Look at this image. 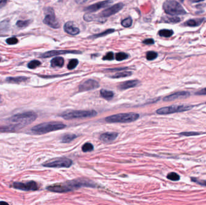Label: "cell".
I'll use <instances>...</instances> for the list:
<instances>
[{
	"instance_id": "obj_1",
	"label": "cell",
	"mask_w": 206,
	"mask_h": 205,
	"mask_svg": "<svg viewBox=\"0 0 206 205\" xmlns=\"http://www.w3.org/2000/svg\"><path fill=\"white\" fill-rule=\"evenodd\" d=\"M95 184L90 180L85 179H77L69 180L66 182L52 185L47 187V189L58 193L69 192L81 187H94Z\"/></svg>"
},
{
	"instance_id": "obj_2",
	"label": "cell",
	"mask_w": 206,
	"mask_h": 205,
	"mask_svg": "<svg viewBox=\"0 0 206 205\" xmlns=\"http://www.w3.org/2000/svg\"><path fill=\"white\" fill-rule=\"evenodd\" d=\"M38 115L33 111H27L12 116L9 121L12 125L16 126L19 130L31 124L37 119Z\"/></svg>"
},
{
	"instance_id": "obj_3",
	"label": "cell",
	"mask_w": 206,
	"mask_h": 205,
	"mask_svg": "<svg viewBox=\"0 0 206 205\" xmlns=\"http://www.w3.org/2000/svg\"><path fill=\"white\" fill-rule=\"evenodd\" d=\"M66 125L61 122H50L39 124L32 128V132L36 135H42L48 132L64 129Z\"/></svg>"
},
{
	"instance_id": "obj_4",
	"label": "cell",
	"mask_w": 206,
	"mask_h": 205,
	"mask_svg": "<svg viewBox=\"0 0 206 205\" xmlns=\"http://www.w3.org/2000/svg\"><path fill=\"white\" fill-rule=\"evenodd\" d=\"M139 114L135 113H120L107 117L105 120L108 123H130L136 121Z\"/></svg>"
},
{
	"instance_id": "obj_5",
	"label": "cell",
	"mask_w": 206,
	"mask_h": 205,
	"mask_svg": "<svg viewBox=\"0 0 206 205\" xmlns=\"http://www.w3.org/2000/svg\"><path fill=\"white\" fill-rule=\"evenodd\" d=\"M163 8L164 12L171 16L182 15L186 14L184 9L176 1H166L163 3Z\"/></svg>"
},
{
	"instance_id": "obj_6",
	"label": "cell",
	"mask_w": 206,
	"mask_h": 205,
	"mask_svg": "<svg viewBox=\"0 0 206 205\" xmlns=\"http://www.w3.org/2000/svg\"><path fill=\"white\" fill-rule=\"evenodd\" d=\"M97 113L95 110H89V111H66L60 114V117L65 120H71L75 119H81L86 117H92L95 116Z\"/></svg>"
},
{
	"instance_id": "obj_7",
	"label": "cell",
	"mask_w": 206,
	"mask_h": 205,
	"mask_svg": "<svg viewBox=\"0 0 206 205\" xmlns=\"http://www.w3.org/2000/svg\"><path fill=\"white\" fill-rule=\"evenodd\" d=\"M72 164V161L67 158L62 157L57 158L50 160L42 164L43 166L46 167L51 168H68Z\"/></svg>"
},
{
	"instance_id": "obj_8",
	"label": "cell",
	"mask_w": 206,
	"mask_h": 205,
	"mask_svg": "<svg viewBox=\"0 0 206 205\" xmlns=\"http://www.w3.org/2000/svg\"><path fill=\"white\" fill-rule=\"evenodd\" d=\"M192 108V107L190 105H171L169 107L161 108L156 111V113L158 114L164 115L169 114L175 113H180L183 111H186L190 110Z\"/></svg>"
},
{
	"instance_id": "obj_9",
	"label": "cell",
	"mask_w": 206,
	"mask_h": 205,
	"mask_svg": "<svg viewBox=\"0 0 206 205\" xmlns=\"http://www.w3.org/2000/svg\"><path fill=\"white\" fill-rule=\"evenodd\" d=\"M45 18L43 21L44 23L53 29H59L60 23L56 17L54 11L51 8H47L45 11Z\"/></svg>"
},
{
	"instance_id": "obj_10",
	"label": "cell",
	"mask_w": 206,
	"mask_h": 205,
	"mask_svg": "<svg viewBox=\"0 0 206 205\" xmlns=\"http://www.w3.org/2000/svg\"><path fill=\"white\" fill-rule=\"evenodd\" d=\"M12 186L15 189L23 191H36L39 188L38 183L33 180L24 183L14 182L12 185Z\"/></svg>"
},
{
	"instance_id": "obj_11",
	"label": "cell",
	"mask_w": 206,
	"mask_h": 205,
	"mask_svg": "<svg viewBox=\"0 0 206 205\" xmlns=\"http://www.w3.org/2000/svg\"><path fill=\"white\" fill-rule=\"evenodd\" d=\"M124 5L122 3H119L118 4H116L110 8H109L108 9L103 11V12H101L99 16L103 18H106L107 17H109L112 15H113L115 14H116V13H118V12H119L123 8H124Z\"/></svg>"
},
{
	"instance_id": "obj_12",
	"label": "cell",
	"mask_w": 206,
	"mask_h": 205,
	"mask_svg": "<svg viewBox=\"0 0 206 205\" xmlns=\"http://www.w3.org/2000/svg\"><path fill=\"white\" fill-rule=\"evenodd\" d=\"M100 86L98 81L94 80H88L81 83L78 87L80 92H86L97 89Z\"/></svg>"
},
{
	"instance_id": "obj_13",
	"label": "cell",
	"mask_w": 206,
	"mask_h": 205,
	"mask_svg": "<svg viewBox=\"0 0 206 205\" xmlns=\"http://www.w3.org/2000/svg\"><path fill=\"white\" fill-rule=\"evenodd\" d=\"M66 54H81V52L78 51L72 50H52L46 52L41 56V57L45 59L52 57L54 56H57L59 55Z\"/></svg>"
},
{
	"instance_id": "obj_14",
	"label": "cell",
	"mask_w": 206,
	"mask_h": 205,
	"mask_svg": "<svg viewBox=\"0 0 206 205\" xmlns=\"http://www.w3.org/2000/svg\"><path fill=\"white\" fill-rule=\"evenodd\" d=\"M112 1H105V2H101L97 3L94 4L90 6H88L85 9V11L87 12H94L97 11L98 10L104 8L107 6L109 4L112 3Z\"/></svg>"
},
{
	"instance_id": "obj_15",
	"label": "cell",
	"mask_w": 206,
	"mask_h": 205,
	"mask_svg": "<svg viewBox=\"0 0 206 205\" xmlns=\"http://www.w3.org/2000/svg\"><path fill=\"white\" fill-rule=\"evenodd\" d=\"M64 30L66 33L72 36L77 35L80 33L79 29L77 27H76L75 23L71 21L67 22L65 24Z\"/></svg>"
},
{
	"instance_id": "obj_16",
	"label": "cell",
	"mask_w": 206,
	"mask_h": 205,
	"mask_svg": "<svg viewBox=\"0 0 206 205\" xmlns=\"http://www.w3.org/2000/svg\"><path fill=\"white\" fill-rule=\"evenodd\" d=\"M190 95V93L189 92H176L175 93H173L171 95H169L168 96H166L163 98L164 101H172L177 99H182V98H186L188 97Z\"/></svg>"
},
{
	"instance_id": "obj_17",
	"label": "cell",
	"mask_w": 206,
	"mask_h": 205,
	"mask_svg": "<svg viewBox=\"0 0 206 205\" xmlns=\"http://www.w3.org/2000/svg\"><path fill=\"white\" fill-rule=\"evenodd\" d=\"M118 135V134L116 132H105L100 135V139L104 143H110L114 141Z\"/></svg>"
},
{
	"instance_id": "obj_18",
	"label": "cell",
	"mask_w": 206,
	"mask_h": 205,
	"mask_svg": "<svg viewBox=\"0 0 206 205\" xmlns=\"http://www.w3.org/2000/svg\"><path fill=\"white\" fill-rule=\"evenodd\" d=\"M140 84L138 80H130L123 82L118 86V88L120 90H124L130 88H133L137 86Z\"/></svg>"
},
{
	"instance_id": "obj_19",
	"label": "cell",
	"mask_w": 206,
	"mask_h": 205,
	"mask_svg": "<svg viewBox=\"0 0 206 205\" xmlns=\"http://www.w3.org/2000/svg\"><path fill=\"white\" fill-rule=\"evenodd\" d=\"M83 18L85 21L87 22H91V21H96L100 23H104L106 21L105 18H103L100 17L99 15H92V14H86Z\"/></svg>"
},
{
	"instance_id": "obj_20",
	"label": "cell",
	"mask_w": 206,
	"mask_h": 205,
	"mask_svg": "<svg viewBox=\"0 0 206 205\" xmlns=\"http://www.w3.org/2000/svg\"><path fill=\"white\" fill-rule=\"evenodd\" d=\"M204 21V18L190 20L186 21L184 24V26H188V27H197V26H200L203 23Z\"/></svg>"
},
{
	"instance_id": "obj_21",
	"label": "cell",
	"mask_w": 206,
	"mask_h": 205,
	"mask_svg": "<svg viewBox=\"0 0 206 205\" xmlns=\"http://www.w3.org/2000/svg\"><path fill=\"white\" fill-rule=\"evenodd\" d=\"M29 80V78L26 77H8L6 78V81L11 83L19 84L23 82H26Z\"/></svg>"
},
{
	"instance_id": "obj_22",
	"label": "cell",
	"mask_w": 206,
	"mask_h": 205,
	"mask_svg": "<svg viewBox=\"0 0 206 205\" xmlns=\"http://www.w3.org/2000/svg\"><path fill=\"white\" fill-rule=\"evenodd\" d=\"M180 21V18L175 17H169L164 16L161 18L160 22L169 24H176Z\"/></svg>"
},
{
	"instance_id": "obj_23",
	"label": "cell",
	"mask_w": 206,
	"mask_h": 205,
	"mask_svg": "<svg viewBox=\"0 0 206 205\" xmlns=\"http://www.w3.org/2000/svg\"><path fill=\"white\" fill-rule=\"evenodd\" d=\"M64 65V59L62 57H58L54 58L51 61V66L53 68H62Z\"/></svg>"
},
{
	"instance_id": "obj_24",
	"label": "cell",
	"mask_w": 206,
	"mask_h": 205,
	"mask_svg": "<svg viewBox=\"0 0 206 205\" xmlns=\"http://www.w3.org/2000/svg\"><path fill=\"white\" fill-rule=\"evenodd\" d=\"M10 29V22L8 20L0 23V34L7 33Z\"/></svg>"
},
{
	"instance_id": "obj_25",
	"label": "cell",
	"mask_w": 206,
	"mask_h": 205,
	"mask_svg": "<svg viewBox=\"0 0 206 205\" xmlns=\"http://www.w3.org/2000/svg\"><path fill=\"white\" fill-rule=\"evenodd\" d=\"M101 96L106 100H110L113 98L114 93L112 91L107 90L105 89H101L100 91Z\"/></svg>"
},
{
	"instance_id": "obj_26",
	"label": "cell",
	"mask_w": 206,
	"mask_h": 205,
	"mask_svg": "<svg viewBox=\"0 0 206 205\" xmlns=\"http://www.w3.org/2000/svg\"><path fill=\"white\" fill-rule=\"evenodd\" d=\"M77 138V135L73 134H67L64 135L62 138L63 143H69Z\"/></svg>"
},
{
	"instance_id": "obj_27",
	"label": "cell",
	"mask_w": 206,
	"mask_h": 205,
	"mask_svg": "<svg viewBox=\"0 0 206 205\" xmlns=\"http://www.w3.org/2000/svg\"><path fill=\"white\" fill-rule=\"evenodd\" d=\"M174 32L171 30H167V29H163L158 32V35L161 37L164 38H169L172 36Z\"/></svg>"
},
{
	"instance_id": "obj_28",
	"label": "cell",
	"mask_w": 206,
	"mask_h": 205,
	"mask_svg": "<svg viewBox=\"0 0 206 205\" xmlns=\"http://www.w3.org/2000/svg\"><path fill=\"white\" fill-rule=\"evenodd\" d=\"M132 75V73L131 72H119L116 73L115 75L112 76V78H125L127 77H130Z\"/></svg>"
},
{
	"instance_id": "obj_29",
	"label": "cell",
	"mask_w": 206,
	"mask_h": 205,
	"mask_svg": "<svg viewBox=\"0 0 206 205\" xmlns=\"http://www.w3.org/2000/svg\"><path fill=\"white\" fill-rule=\"evenodd\" d=\"M82 151L84 152H91L94 150V146L90 143H86L83 146H82Z\"/></svg>"
},
{
	"instance_id": "obj_30",
	"label": "cell",
	"mask_w": 206,
	"mask_h": 205,
	"mask_svg": "<svg viewBox=\"0 0 206 205\" xmlns=\"http://www.w3.org/2000/svg\"><path fill=\"white\" fill-rule=\"evenodd\" d=\"M115 30L113 29H109V30H106L104 32H103V33H101L100 34H97L95 35H94V36H92L90 37V38H100V37H102V36H104L106 35H107L109 34H110L113 32H114Z\"/></svg>"
},
{
	"instance_id": "obj_31",
	"label": "cell",
	"mask_w": 206,
	"mask_h": 205,
	"mask_svg": "<svg viewBox=\"0 0 206 205\" xmlns=\"http://www.w3.org/2000/svg\"><path fill=\"white\" fill-rule=\"evenodd\" d=\"M32 21L31 20H26V21H18L17 23V26L20 28H25L30 25V24Z\"/></svg>"
},
{
	"instance_id": "obj_32",
	"label": "cell",
	"mask_w": 206,
	"mask_h": 205,
	"mask_svg": "<svg viewBox=\"0 0 206 205\" xmlns=\"http://www.w3.org/2000/svg\"><path fill=\"white\" fill-rule=\"evenodd\" d=\"M41 65V62L38 61V60H32L27 65L28 68L29 69H35L36 68H38V66H39L40 65Z\"/></svg>"
},
{
	"instance_id": "obj_33",
	"label": "cell",
	"mask_w": 206,
	"mask_h": 205,
	"mask_svg": "<svg viewBox=\"0 0 206 205\" xmlns=\"http://www.w3.org/2000/svg\"><path fill=\"white\" fill-rule=\"evenodd\" d=\"M167 178L172 181H177L180 180V176L175 172H171L167 175Z\"/></svg>"
},
{
	"instance_id": "obj_34",
	"label": "cell",
	"mask_w": 206,
	"mask_h": 205,
	"mask_svg": "<svg viewBox=\"0 0 206 205\" xmlns=\"http://www.w3.org/2000/svg\"><path fill=\"white\" fill-rule=\"evenodd\" d=\"M78 64V61L77 59H72L69 61L68 65V69L69 70H72L75 69Z\"/></svg>"
},
{
	"instance_id": "obj_35",
	"label": "cell",
	"mask_w": 206,
	"mask_h": 205,
	"mask_svg": "<svg viewBox=\"0 0 206 205\" xmlns=\"http://www.w3.org/2000/svg\"><path fill=\"white\" fill-rule=\"evenodd\" d=\"M116 60L118 61H122L124 60L128 57V55L125 53H117L115 56Z\"/></svg>"
},
{
	"instance_id": "obj_36",
	"label": "cell",
	"mask_w": 206,
	"mask_h": 205,
	"mask_svg": "<svg viewBox=\"0 0 206 205\" xmlns=\"http://www.w3.org/2000/svg\"><path fill=\"white\" fill-rule=\"evenodd\" d=\"M132 19L130 17H128L121 22V25L124 27H130L132 25Z\"/></svg>"
},
{
	"instance_id": "obj_37",
	"label": "cell",
	"mask_w": 206,
	"mask_h": 205,
	"mask_svg": "<svg viewBox=\"0 0 206 205\" xmlns=\"http://www.w3.org/2000/svg\"><path fill=\"white\" fill-rule=\"evenodd\" d=\"M157 57V53L154 51H149L146 53V57L148 60H153Z\"/></svg>"
},
{
	"instance_id": "obj_38",
	"label": "cell",
	"mask_w": 206,
	"mask_h": 205,
	"mask_svg": "<svg viewBox=\"0 0 206 205\" xmlns=\"http://www.w3.org/2000/svg\"><path fill=\"white\" fill-rule=\"evenodd\" d=\"M6 42L9 45H15L18 42V39L16 37H12V38H8L6 40Z\"/></svg>"
},
{
	"instance_id": "obj_39",
	"label": "cell",
	"mask_w": 206,
	"mask_h": 205,
	"mask_svg": "<svg viewBox=\"0 0 206 205\" xmlns=\"http://www.w3.org/2000/svg\"><path fill=\"white\" fill-rule=\"evenodd\" d=\"M114 59V54L112 52H109L107 53L103 58L104 60H112Z\"/></svg>"
},
{
	"instance_id": "obj_40",
	"label": "cell",
	"mask_w": 206,
	"mask_h": 205,
	"mask_svg": "<svg viewBox=\"0 0 206 205\" xmlns=\"http://www.w3.org/2000/svg\"><path fill=\"white\" fill-rule=\"evenodd\" d=\"M191 179L193 182H196L199 185L206 186V180H198V179H195V178H192Z\"/></svg>"
},
{
	"instance_id": "obj_41",
	"label": "cell",
	"mask_w": 206,
	"mask_h": 205,
	"mask_svg": "<svg viewBox=\"0 0 206 205\" xmlns=\"http://www.w3.org/2000/svg\"><path fill=\"white\" fill-rule=\"evenodd\" d=\"M143 44L145 45H152L154 44V41L152 39H147L143 41Z\"/></svg>"
},
{
	"instance_id": "obj_42",
	"label": "cell",
	"mask_w": 206,
	"mask_h": 205,
	"mask_svg": "<svg viewBox=\"0 0 206 205\" xmlns=\"http://www.w3.org/2000/svg\"><path fill=\"white\" fill-rule=\"evenodd\" d=\"M200 134L198 132H183L180 134V135H184V136H191V135H196Z\"/></svg>"
},
{
	"instance_id": "obj_43",
	"label": "cell",
	"mask_w": 206,
	"mask_h": 205,
	"mask_svg": "<svg viewBox=\"0 0 206 205\" xmlns=\"http://www.w3.org/2000/svg\"><path fill=\"white\" fill-rule=\"evenodd\" d=\"M196 95H206V88H204V89L201 90L200 91L198 92L197 93H196Z\"/></svg>"
},
{
	"instance_id": "obj_44",
	"label": "cell",
	"mask_w": 206,
	"mask_h": 205,
	"mask_svg": "<svg viewBox=\"0 0 206 205\" xmlns=\"http://www.w3.org/2000/svg\"><path fill=\"white\" fill-rule=\"evenodd\" d=\"M7 3H8L7 1H0V8H3L6 5Z\"/></svg>"
},
{
	"instance_id": "obj_45",
	"label": "cell",
	"mask_w": 206,
	"mask_h": 205,
	"mask_svg": "<svg viewBox=\"0 0 206 205\" xmlns=\"http://www.w3.org/2000/svg\"><path fill=\"white\" fill-rule=\"evenodd\" d=\"M127 68H118V69H107V71H120V70H125Z\"/></svg>"
},
{
	"instance_id": "obj_46",
	"label": "cell",
	"mask_w": 206,
	"mask_h": 205,
	"mask_svg": "<svg viewBox=\"0 0 206 205\" xmlns=\"http://www.w3.org/2000/svg\"><path fill=\"white\" fill-rule=\"evenodd\" d=\"M0 205H9V204L7 202H6V201H0Z\"/></svg>"
},
{
	"instance_id": "obj_47",
	"label": "cell",
	"mask_w": 206,
	"mask_h": 205,
	"mask_svg": "<svg viewBox=\"0 0 206 205\" xmlns=\"http://www.w3.org/2000/svg\"><path fill=\"white\" fill-rule=\"evenodd\" d=\"M2 96H1V95H0V103L2 102Z\"/></svg>"
},
{
	"instance_id": "obj_48",
	"label": "cell",
	"mask_w": 206,
	"mask_h": 205,
	"mask_svg": "<svg viewBox=\"0 0 206 205\" xmlns=\"http://www.w3.org/2000/svg\"><path fill=\"white\" fill-rule=\"evenodd\" d=\"M0 60H1V59H0Z\"/></svg>"
}]
</instances>
